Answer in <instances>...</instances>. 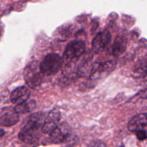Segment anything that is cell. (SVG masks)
<instances>
[{"label": "cell", "instance_id": "cell-16", "mask_svg": "<svg viewBox=\"0 0 147 147\" xmlns=\"http://www.w3.org/2000/svg\"><path fill=\"white\" fill-rule=\"evenodd\" d=\"M137 136L138 139L140 141H144L146 139V130H139L135 132Z\"/></svg>", "mask_w": 147, "mask_h": 147}, {"label": "cell", "instance_id": "cell-12", "mask_svg": "<svg viewBox=\"0 0 147 147\" xmlns=\"http://www.w3.org/2000/svg\"><path fill=\"white\" fill-rule=\"evenodd\" d=\"M127 46V40L123 35L118 36L112 46V53L114 56L119 57L125 52Z\"/></svg>", "mask_w": 147, "mask_h": 147}, {"label": "cell", "instance_id": "cell-1", "mask_svg": "<svg viewBox=\"0 0 147 147\" xmlns=\"http://www.w3.org/2000/svg\"><path fill=\"white\" fill-rule=\"evenodd\" d=\"M45 114L39 112L31 114L26 120V123L19 133V139L27 144L35 143L41 137L42 126Z\"/></svg>", "mask_w": 147, "mask_h": 147}, {"label": "cell", "instance_id": "cell-6", "mask_svg": "<svg viewBox=\"0 0 147 147\" xmlns=\"http://www.w3.org/2000/svg\"><path fill=\"white\" fill-rule=\"evenodd\" d=\"M71 134V128L68 123H63L57 125L50 133V138L51 142L55 144H60L67 141Z\"/></svg>", "mask_w": 147, "mask_h": 147}, {"label": "cell", "instance_id": "cell-15", "mask_svg": "<svg viewBox=\"0 0 147 147\" xmlns=\"http://www.w3.org/2000/svg\"><path fill=\"white\" fill-rule=\"evenodd\" d=\"M72 32V26L71 25H67L65 26H62L60 27L58 30H57V37L60 38V40H63L67 39V37L70 35V33Z\"/></svg>", "mask_w": 147, "mask_h": 147}, {"label": "cell", "instance_id": "cell-18", "mask_svg": "<svg viewBox=\"0 0 147 147\" xmlns=\"http://www.w3.org/2000/svg\"><path fill=\"white\" fill-rule=\"evenodd\" d=\"M5 134V132L2 129H0V138H1L2 136H4V135Z\"/></svg>", "mask_w": 147, "mask_h": 147}, {"label": "cell", "instance_id": "cell-14", "mask_svg": "<svg viewBox=\"0 0 147 147\" xmlns=\"http://www.w3.org/2000/svg\"><path fill=\"white\" fill-rule=\"evenodd\" d=\"M146 60L140 61L134 66L133 70V76L136 78L146 77Z\"/></svg>", "mask_w": 147, "mask_h": 147}, {"label": "cell", "instance_id": "cell-7", "mask_svg": "<svg viewBox=\"0 0 147 147\" xmlns=\"http://www.w3.org/2000/svg\"><path fill=\"white\" fill-rule=\"evenodd\" d=\"M111 40V34L108 30L98 33L92 42V50L95 53H100L105 50Z\"/></svg>", "mask_w": 147, "mask_h": 147}, {"label": "cell", "instance_id": "cell-13", "mask_svg": "<svg viewBox=\"0 0 147 147\" xmlns=\"http://www.w3.org/2000/svg\"><path fill=\"white\" fill-rule=\"evenodd\" d=\"M36 108V102L34 100H25L24 102L17 104L14 107V111L17 113H25L32 112Z\"/></svg>", "mask_w": 147, "mask_h": 147}, {"label": "cell", "instance_id": "cell-17", "mask_svg": "<svg viewBox=\"0 0 147 147\" xmlns=\"http://www.w3.org/2000/svg\"><path fill=\"white\" fill-rule=\"evenodd\" d=\"M90 146H106V144H103V143H102V142H98V144L96 143V142H93V143L90 144Z\"/></svg>", "mask_w": 147, "mask_h": 147}, {"label": "cell", "instance_id": "cell-11", "mask_svg": "<svg viewBox=\"0 0 147 147\" xmlns=\"http://www.w3.org/2000/svg\"><path fill=\"white\" fill-rule=\"evenodd\" d=\"M30 91L25 86L17 88L11 94V101L14 104H19L28 100Z\"/></svg>", "mask_w": 147, "mask_h": 147}, {"label": "cell", "instance_id": "cell-10", "mask_svg": "<svg viewBox=\"0 0 147 147\" xmlns=\"http://www.w3.org/2000/svg\"><path fill=\"white\" fill-rule=\"evenodd\" d=\"M147 117L146 113H142L134 116L128 124L129 130L132 132H136L139 130H146Z\"/></svg>", "mask_w": 147, "mask_h": 147}, {"label": "cell", "instance_id": "cell-4", "mask_svg": "<svg viewBox=\"0 0 147 147\" xmlns=\"http://www.w3.org/2000/svg\"><path fill=\"white\" fill-rule=\"evenodd\" d=\"M85 51L86 44L82 40H75L69 43L64 53L65 65H72L76 63L84 54Z\"/></svg>", "mask_w": 147, "mask_h": 147}, {"label": "cell", "instance_id": "cell-8", "mask_svg": "<svg viewBox=\"0 0 147 147\" xmlns=\"http://www.w3.org/2000/svg\"><path fill=\"white\" fill-rule=\"evenodd\" d=\"M60 117L61 116L58 110L53 109V111H51L43 122L42 126V133L49 134L55 128L57 127L60 121Z\"/></svg>", "mask_w": 147, "mask_h": 147}, {"label": "cell", "instance_id": "cell-5", "mask_svg": "<svg viewBox=\"0 0 147 147\" xmlns=\"http://www.w3.org/2000/svg\"><path fill=\"white\" fill-rule=\"evenodd\" d=\"M116 63L113 60L95 63L90 70V80H98L109 76L116 69Z\"/></svg>", "mask_w": 147, "mask_h": 147}, {"label": "cell", "instance_id": "cell-3", "mask_svg": "<svg viewBox=\"0 0 147 147\" xmlns=\"http://www.w3.org/2000/svg\"><path fill=\"white\" fill-rule=\"evenodd\" d=\"M62 65L63 58L57 53H50L46 55L40 64L42 73L46 76L56 74L61 69Z\"/></svg>", "mask_w": 147, "mask_h": 147}, {"label": "cell", "instance_id": "cell-9", "mask_svg": "<svg viewBox=\"0 0 147 147\" xmlns=\"http://www.w3.org/2000/svg\"><path fill=\"white\" fill-rule=\"evenodd\" d=\"M20 121V117L14 109L7 108L0 112V126H11L17 124Z\"/></svg>", "mask_w": 147, "mask_h": 147}, {"label": "cell", "instance_id": "cell-2", "mask_svg": "<svg viewBox=\"0 0 147 147\" xmlns=\"http://www.w3.org/2000/svg\"><path fill=\"white\" fill-rule=\"evenodd\" d=\"M42 76L40 70V63L37 61L30 63L26 66L24 70V78L26 83L30 88L36 89L41 85Z\"/></svg>", "mask_w": 147, "mask_h": 147}]
</instances>
